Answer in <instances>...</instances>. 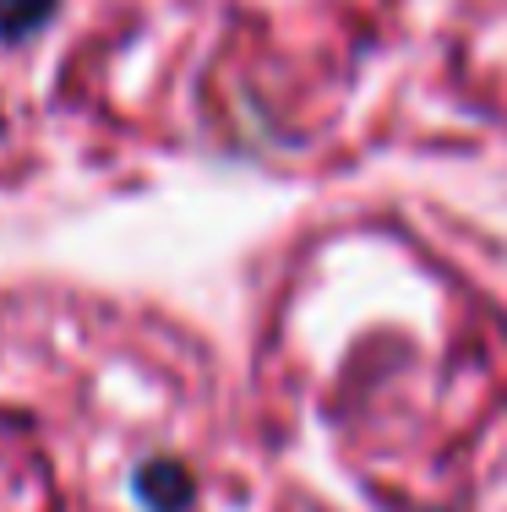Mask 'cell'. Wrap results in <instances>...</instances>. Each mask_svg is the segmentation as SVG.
Masks as SVG:
<instances>
[{
  "label": "cell",
  "instance_id": "6da1fadb",
  "mask_svg": "<svg viewBox=\"0 0 507 512\" xmlns=\"http://www.w3.org/2000/svg\"><path fill=\"white\" fill-rule=\"evenodd\" d=\"M137 496L153 512H186L191 507V474L180 463H148L137 474Z\"/></svg>",
  "mask_w": 507,
  "mask_h": 512
},
{
  "label": "cell",
  "instance_id": "7a4b0ae2",
  "mask_svg": "<svg viewBox=\"0 0 507 512\" xmlns=\"http://www.w3.org/2000/svg\"><path fill=\"white\" fill-rule=\"evenodd\" d=\"M55 0H0V39H28L50 22Z\"/></svg>",
  "mask_w": 507,
  "mask_h": 512
}]
</instances>
